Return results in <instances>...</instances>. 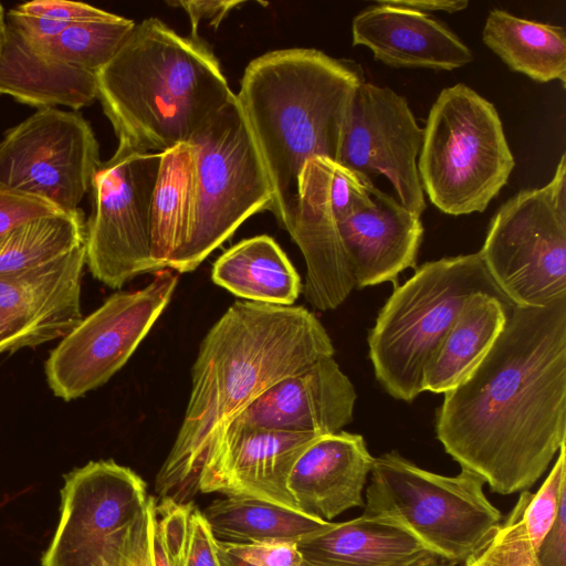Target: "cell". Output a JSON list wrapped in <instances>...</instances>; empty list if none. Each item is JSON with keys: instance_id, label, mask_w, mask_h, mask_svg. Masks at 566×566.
Here are the masks:
<instances>
[{"instance_id": "obj_4", "label": "cell", "mask_w": 566, "mask_h": 566, "mask_svg": "<svg viewBox=\"0 0 566 566\" xmlns=\"http://www.w3.org/2000/svg\"><path fill=\"white\" fill-rule=\"evenodd\" d=\"M96 81L118 144L142 153L186 143L234 95L207 45L157 18L135 25Z\"/></svg>"}, {"instance_id": "obj_39", "label": "cell", "mask_w": 566, "mask_h": 566, "mask_svg": "<svg viewBox=\"0 0 566 566\" xmlns=\"http://www.w3.org/2000/svg\"><path fill=\"white\" fill-rule=\"evenodd\" d=\"M217 546H218V544H217ZM218 555H219L221 566H254V565L245 563L241 559H238L237 557L226 553L224 551H222L219 547H218ZM292 566H312V565L304 560L301 564L292 565Z\"/></svg>"}, {"instance_id": "obj_13", "label": "cell", "mask_w": 566, "mask_h": 566, "mask_svg": "<svg viewBox=\"0 0 566 566\" xmlns=\"http://www.w3.org/2000/svg\"><path fill=\"white\" fill-rule=\"evenodd\" d=\"M178 284L177 272L157 271L140 290L117 292L64 337L45 361L52 392L70 401L118 371L163 314Z\"/></svg>"}, {"instance_id": "obj_37", "label": "cell", "mask_w": 566, "mask_h": 566, "mask_svg": "<svg viewBox=\"0 0 566 566\" xmlns=\"http://www.w3.org/2000/svg\"><path fill=\"white\" fill-rule=\"evenodd\" d=\"M156 501L149 496L147 506L139 517L127 566H155L153 531Z\"/></svg>"}, {"instance_id": "obj_17", "label": "cell", "mask_w": 566, "mask_h": 566, "mask_svg": "<svg viewBox=\"0 0 566 566\" xmlns=\"http://www.w3.org/2000/svg\"><path fill=\"white\" fill-rule=\"evenodd\" d=\"M85 264L84 243L45 265L0 275V321L20 349L61 339L81 322Z\"/></svg>"}, {"instance_id": "obj_42", "label": "cell", "mask_w": 566, "mask_h": 566, "mask_svg": "<svg viewBox=\"0 0 566 566\" xmlns=\"http://www.w3.org/2000/svg\"><path fill=\"white\" fill-rule=\"evenodd\" d=\"M461 566H468V565H467L465 563H462V565H461ZM527 566H537V564H536V562H534L533 564L527 565Z\"/></svg>"}, {"instance_id": "obj_38", "label": "cell", "mask_w": 566, "mask_h": 566, "mask_svg": "<svg viewBox=\"0 0 566 566\" xmlns=\"http://www.w3.org/2000/svg\"><path fill=\"white\" fill-rule=\"evenodd\" d=\"M387 3L423 12L444 11L453 13L467 9L469 2L465 0H385Z\"/></svg>"}, {"instance_id": "obj_15", "label": "cell", "mask_w": 566, "mask_h": 566, "mask_svg": "<svg viewBox=\"0 0 566 566\" xmlns=\"http://www.w3.org/2000/svg\"><path fill=\"white\" fill-rule=\"evenodd\" d=\"M422 138L423 129L402 96L364 81L349 104L336 163L369 179L386 176L399 202L420 217L426 202L416 158Z\"/></svg>"}, {"instance_id": "obj_26", "label": "cell", "mask_w": 566, "mask_h": 566, "mask_svg": "<svg viewBox=\"0 0 566 566\" xmlns=\"http://www.w3.org/2000/svg\"><path fill=\"white\" fill-rule=\"evenodd\" d=\"M150 206V249L158 271L168 269L185 244L195 214L196 172L189 144L160 153Z\"/></svg>"}, {"instance_id": "obj_2", "label": "cell", "mask_w": 566, "mask_h": 566, "mask_svg": "<svg viewBox=\"0 0 566 566\" xmlns=\"http://www.w3.org/2000/svg\"><path fill=\"white\" fill-rule=\"evenodd\" d=\"M334 353L325 327L303 306L232 304L199 346L184 420L156 476L160 500L190 503L223 430L275 381Z\"/></svg>"}, {"instance_id": "obj_35", "label": "cell", "mask_w": 566, "mask_h": 566, "mask_svg": "<svg viewBox=\"0 0 566 566\" xmlns=\"http://www.w3.org/2000/svg\"><path fill=\"white\" fill-rule=\"evenodd\" d=\"M537 566H566V490L562 492L556 517L535 553Z\"/></svg>"}, {"instance_id": "obj_29", "label": "cell", "mask_w": 566, "mask_h": 566, "mask_svg": "<svg viewBox=\"0 0 566 566\" xmlns=\"http://www.w3.org/2000/svg\"><path fill=\"white\" fill-rule=\"evenodd\" d=\"M84 243L81 209L29 221L0 237V275L45 265Z\"/></svg>"}, {"instance_id": "obj_8", "label": "cell", "mask_w": 566, "mask_h": 566, "mask_svg": "<svg viewBox=\"0 0 566 566\" xmlns=\"http://www.w3.org/2000/svg\"><path fill=\"white\" fill-rule=\"evenodd\" d=\"M484 484L471 471L441 475L391 451L374 459L363 514L396 520L454 566L501 524V512L485 496Z\"/></svg>"}, {"instance_id": "obj_28", "label": "cell", "mask_w": 566, "mask_h": 566, "mask_svg": "<svg viewBox=\"0 0 566 566\" xmlns=\"http://www.w3.org/2000/svg\"><path fill=\"white\" fill-rule=\"evenodd\" d=\"M202 514L217 542L231 544H296L331 523L273 502L247 496L216 500Z\"/></svg>"}, {"instance_id": "obj_33", "label": "cell", "mask_w": 566, "mask_h": 566, "mask_svg": "<svg viewBox=\"0 0 566 566\" xmlns=\"http://www.w3.org/2000/svg\"><path fill=\"white\" fill-rule=\"evenodd\" d=\"M217 544L226 553L254 566H292L304 562L294 543Z\"/></svg>"}, {"instance_id": "obj_1", "label": "cell", "mask_w": 566, "mask_h": 566, "mask_svg": "<svg viewBox=\"0 0 566 566\" xmlns=\"http://www.w3.org/2000/svg\"><path fill=\"white\" fill-rule=\"evenodd\" d=\"M443 395L436 431L446 452L493 492L533 486L566 438V297L511 305L483 359Z\"/></svg>"}, {"instance_id": "obj_21", "label": "cell", "mask_w": 566, "mask_h": 566, "mask_svg": "<svg viewBox=\"0 0 566 566\" xmlns=\"http://www.w3.org/2000/svg\"><path fill=\"white\" fill-rule=\"evenodd\" d=\"M296 547L312 566H452L402 524L380 515L331 522Z\"/></svg>"}, {"instance_id": "obj_22", "label": "cell", "mask_w": 566, "mask_h": 566, "mask_svg": "<svg viewBox=\"0 0 566 566\" xmlns=\"http://www.w3.org/2000/svg\"><path fill=\"white\" fill-rule=\"evenodd\" d=\"M0 94L36 109L62 105L77 112L97 99L96 73L45 55L7 23L0 52Z\"/></svg>"}, {"instance_id": "obj_10", "label": "cell", "mask_w": 566, "mask_h": 566, "mask_svg": "<svg viewBox=\"0 0 566 566\" xmlns=\"http://www.w3.org/2000/svg\"><path fill=\"white\" fill-rule=\"evenodd\" d=\"M420 217L376 188L373 201L352 209L323 190L304 193L293 235L308 255L331 261L344 253L357 289L385 282L415 268L422 240Z\"/></svg>"}, {"instance_id": "obj_27", "label": "cell", "mask_w": 566, "mask_h": 566, "mask_svg": "<svg viewBox=\"0 0 566 566\" xmlns=\"http://www.w3.org/2000/svg\"><path fill=\"white\" fill-rule=\"evenodd\" d=\"M482 39L511 70L536 82L558 80L566 86V33L562 27L494 9L488 14Z\"/></svg>"}, {"instance_id": "obj_25", "label": "cell", "mask_w": 566, "mask_h": 566, "mask_svg": "<svg viewBox=\"0 0 566 566\" xmlns=\"http://www.w3.org/2000/svg\"><path fill=\"white\" fill-rule=\"evenodd\" d=\"M212 281L250 302L293 305L301 277L280 245L269 235L242 240L214 262Z\"/></svg>"}, {"instance_id": "obj_5", "label": "cell", "mask_w": 566, "mask_h": 566, "mask_svg": "<svg viewBox=\"0 0 566 566\" xmlns=\"http://www.w3.org/2000/svg\"><path fill=\"white\" fill-rule=\"evenodd\" d=\"M476 293L507 302L479 252L427 262L396 285L368 335L375 376L391 397L412 401L423 391L429 360L465 301Z\"/></svg>"}, {"instance_id": "obj_14", "label": "cell", "mask_w": 566, "mask_h": 566, "mask_svg": "<svg viewBox=\"0 0 566 566\" xmlns=\"http://www.w3.org/2000/svg\"><path fill=\"white\" fill-rule=\"evenodd\" d=\"M101 163L98 142L81 113L40 108L6 130L0 142V185L73 212Z\"/></svg>"}, {"instance_id": "obj_6", "label": "cell", "mask_w": 566, "mask_h": 566, "mask_svg": "<svg viewBox=\"0 0 566 566\" xmlns=\"http://www.w3.org/2000/svg\"><path fill=\"white\" fill-rule=\"evenodd\" d=\"M419 154L423 192L451 216L483 212L515 166L496 108L464 84L440 92Z\"/></svg>"}, {"instance_id": "obj_19", "label": "cell", "mask_w": 566, "mask_h": 566, "mask_svg": "<svg viewBox=\"0 0 566 566\" xmlns=\"http://www.w3.org/2000/svg\"><path fill=\"white\" fill-rule=\"evenodd\" d=\"M374 459L360 434L340 430L316 437L297 457L287 479L298 511L331 522L361 507Z\"/></svg>"}, {"instance_id": "obj_11", "label": "cell", "mask_w": 566, "mask_h": 566, "mask_svg": "<svg viewBox=\"0 0 566 566\" xmlns=\"http://www.w3.org/2000/svg\"><path fill=\"white\" fill-rule=\"evenodd\" d=\"M149 495L143 479L113 460L64 476L61 515L42 566H127Z\"/></svg>"}, {"instance_id": "obj_7", "label": "cell", "mask_w": 566, "mask_h": 566, "mask_svg": "<svg viewBox=\"0 0 566 566\" xmlns=\"http://www.w3.org/2000/svg\"><path fill=\"white\" fill-rule=\"evenodd\" d=\"M196 172L188 238L168 269L193 271L251 216L272 209L273 190L235 94L187 140Z\"/></svg>"}, {"instance_id": "obj_31", "label": "cell", "mask_w": 566, "mask_h": 566, "mask_svg": "<svg viewBox=\"0 0 566 566\" xmlns=\"http://www.w3.org/2000/svg\"><path fill=\"white\" fill-rule=\"evenodd\" d=\"M105 10L66 0H34L19 4L8 13L10 24L34 42L49 41L71 24L101 15Z\"/></svg>"}, {"instance_id": "obj_36", "label": "cell", "mask_w": 566, "mask_h": 566, "mask_svg": "<svg viewBox=\"0 0 566 566\" xmlns=\"http://www.w3.org/2000/svg\"><path fill=\"white\" fill-rule=\"evenodd\" d=\"M244 1H168V4L175 7H181L188 14L191 22V36L197 38L198 24L202 20H207L211 25L218 28L219 23L226 18V15L235 9L237 7L243 6Z\"/></svg>"}, {"instance_id": "obj_12", "label": "cell", "mask_w": 566, "mask_h": 566, "mask_svg": "<svg viewBox=\"0 0 566 566\" xmlns=\"http://www.w3.org/2000/svg\"><path fill=\"white\" fill-rule=\"evenodd\" d=\"M160 157L118 144L93 177L86 264L96 280L112 289L158 271L150 249V206Z\"/></svg>"}, {"instance_id": "obj_9", "label": "cell", "mask_w": 566, "mask_h": 566, "mask_svg": "<svg viewBox=\"0 0 566 566\" xmlns=\"http://www.w3.org/2000/svg\"><path fill=\"white\" fill-rule=\"evenodd\" d=\"M479 253L512 305L543 307L566 297L565 154L547 185L499 208Z\"/></svg>"}, {"instance_id": "obj_41", "label": "cell", "mask_w": 566, "mask_h": 566, "mask_svg": "<svg viewBox=\"0 0 566 566\" xmlns=\"http://www.w3.org/2000/svg\"><path fill=\"white\" fill-rule=\"evenodd\" d=\"M10 346L0 323V354L9 353Z\"/></svg>"}, {"instance_id": "obj_18", "label": "cell", "mask_w": 566, "mask_h": 566, "mask_svg": "<svg viewBox=\"0 0 566 566\" xmlns=\"http://www.w3.org/2000/svg\"><path fill=\"white\" fill-rule=\"evenodd\" d=\"M356 398L353 382L334 357L324 356L275 381L232 422L280 431L335 433L352 422Z\"/></svg>"}, {"instance_id": "obj_23", "label": "cell", "mask_w": 566, "mask_h": 566, "mask_svg": "<svg viewBox=\"0 0 566 566\" xmlns=\"http://www.w3.org/2000/svg\"><path fill=\"white\" fill-rule=\"evenodd\" d=\"M566 490L563 443L548 476L536 493L522 491L504 523L464 562L468 566H527L552 526L560 494Z\"/></svg>"}, {"instance_id": "obj_34", "label": "cell", "mask_w": 566, "mask_h": 566, "mask_svg": "<svg viewBox=\"0 0 566 566\" xmlns=\"http://www.w3.org/2000/svg\"><path fill=\"white\" fill-rule=\"evenodd\" d=\"M182 566H221L217 539L202 512L193 510Z\"/></svg>"}, {"instance_id": "obj_30", "label": "cell", "mask_w": 566, "mask_h": 566, "mask_svg": "<svg viewBox=\"0 0 566 566\" xmlns=\"http://www.w3.org/2000/svg\"><path fill=\"white\" fill-rule=\"evenodd\" d=\"M135 25L130 19L104 11L71 24L49 41H31L56 61L96 73L111 61Z\"/></svg>"}, {"instance_id": "obj_16", "label": "cell", "mask_w": 566, "mask_h": 566, "mask_svg": "<svg viewBox=\"0 0 566 566\" xmlns=\"http://www.w3.org/2000/svg\"><path fill=\"white\" fill-rule=\"evenodd\" d=\"M318 436L232 422L201 471L199 492L254 497L298 511L287 479L297 457Z\"/></svg>"}, {"instance_id": "obj_20", "label": "cell", "mask_w": 566, "mask_h": 566, "mask_svg": "<svg viewBox=\"0 0 566 566\" xmlns=\"http://www.w3.org/2000/svg\"><path fill=\"white\" fill-rule=\"evenodd\" d=\"M354 45L367 46L374 57L392 67L452 71L469 64L471 50L429 14L379 0L352 23Z\"/></svg>"}, {"instance_id": "obj_40", "label": "cell", "mask_w": 566, "mask_h": 566, "mask_svg": "<svg viewBox=\"0 0 566 566\" xmlns=\"http://www.w3.org/2000/svg\"><path fill=\"white\" fill-rule=\"evenodd\" d=\"M7 22L4 19V8L0 2V52L6 40Z\"/></svg>"}, {"instance_id": "obj_24", "label": "cell", "mask_w": 566, "mask_h": 566, "mask_svg": "<svg viewBox=\"0 0 566 566\" xmlns=\"http://www.w3.org/2000/svg\"><path fill=\"white\" fill-rule=\"evenodd\" d=\"M511 305L488 293L471 295L424 369L423 391L446 394L461 384L494 344Z\"/></svg>"}, {"instance_id": "obj_3", "label": "cell", "mask_w": 566, "mask_h": 566, "mask_svg": "<svg viewBox=\"0 0 566 566\" xmlns=\"http://www.w3.org/2000/svg\"><path fill=\"white\" fill-rule=\"evenodd\" d=\"M361 69L315 49L268 52L247 66L235 94L273 190L271 211L287 230L305 164L336 161Z\"/></svg>"}, {"instance_id": "obj_32", "label": "cell", "mask_w": 566, "mask_h": 566, "mask_svg": "<svg viewBox=\"0 0 566 566\" xmlns=\"http://www.w3.org/2000/svg\"><path fill=\"white\" fill-rule=\"evenodd\" d=\"M62 212L44 199L0 185V237L29 221Z\"/></svg>"}]
</instances>
